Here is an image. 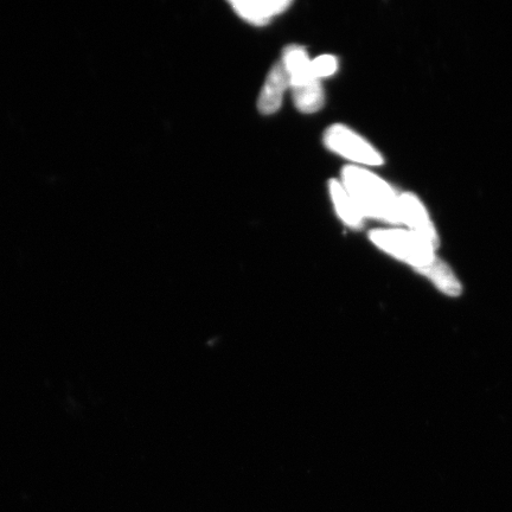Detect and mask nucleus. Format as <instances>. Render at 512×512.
<instances>
[{"mask_svg":"<svg viewBox=\"0 0 512 512\" xmlns=\"http://www.w3.org/2000/svg\"><path fill=\"white\" fill-rule=\"evenodd\" d=\"M370 239L383 251L418 268L441 291L451 296H458L460 293V284L450 268L435 258L433 248L419 236L403 230L379 229L370 233Z\"/></svg>","mask_w":512,"mask_h":512,"instance_id":"f257e3e1","label":"nucleus"},{"mask_svg":"<svg viewBox=\"0 0 512 512\" xmlns=\"http://www.w3.org/2000/svg\"><path fill=\"white\" fill-rule=\"evenodd\" d=\"M342 184L363 216L388 223L400 222L399 197L381 178L357 166H347L342 172Z\"/></svg>","mask_w":512,"mask_h":512,"instance_id":"f03ea898","label":"nucleus"},{"mask_svg":"<svg viewBox=\"0 0 512 512\" xmlns=\"http://www.w3.org/2000/svg\"><path fill=\"white\" fill-rule=\"evenodd\" d=\"M324 144L330 151L351 162L370 166L383 163L379 151L344 125L329 127L324 134Z\"/></svg>","mask_w":512,"mask_h":512,"instance_id":"7ed1b4c3","label":"nucleus"},{"mask_svg":"<svg viewBox=\"0 0 512 512\" xmlns=\"http://www.w3.org/2000/svg\"><path fill=\"white\" fill-rule=\"evenodd\" d=\"M399 217L400 222H405L407 226L411 227L412 233L419 236L427 245H430L432 248L438 246V235L435 233L430 217H428L425 208L422 207L418 198L411 194L400 196Z\"/></svg>","mask_w":512,"mask_h":512,"instance_id":"20e7f679","label":"nucleus"},{"mask_svg":"<svg viewBox=\"0 0 512 512\" xmlns=\"http://www.w3.org/2000/svg\"><path fill=\"white\" fill-rule=\"evenodd\" d=\"M288 88H290V80H288L283 63L278 62L268 73L264 87L261 89L258 100L259 111L266 115L277 113L283 105L284 95Z\"/></svg>","mask_w":512,"mask_h":512,"instance_id":"39448f33","label":"nucleus"},{"mask_svg":"<svg viewBox=\"0 0 512 512\" xmlns=\"http://www.w3.org/2000/svg\"><path fill=\"white\" fill-rule=\"evenodd\" d=\"M233 10L246 22L253 25H266L292 5L288 0H264V2H232Z\"/></svg>","mask_w":512,"mask_h":512,"instance_id":"423d86ee","label":"nucleus"},{"mask_svg":"<svg viewBox=\"0 0 512 512\" xmlns=\"http://www.w3.org/2000/svg\"><path fill=\"white\" fill-rule=\"evenodd\" d=\"M283 66L290 80V88L304 85L315 78L309 54L304 47L290 46L284 50Z\"/></svg>","mask_w":512,"mask_h":512,"instance_id":"0eeeda50","label":"nucleus"},{"mask_svg":"<svg viewBox=\"0 0 512 512\" xmlns=\"http://www.w3.org/2000/svg\"><path fill=\"white\" fill-rule=\"evenodd\" d=\"M329 191L339 219L351 228L362 227L364 216L342 182L332 179L329 183Z\"/></svg>","mask_w":512,"mask_h":512,"instance_id":"6e6552de","label":"nucleus"},{"mask_svg":"<svg viewBox=\"0 0 512 512\" xmlns=\"http://www.w3.org/2000/svg\"><path fill=\"white\" fill-rule=\"evenodd\" d=\"M294 105L299 112L313 114L322 110L325 102L324 88L320 80L313 79L297 87H293Z\"/></svg>","mask_w":512,"mask_h":512,"instance_id":"1a4fd4ad","label":"nucleus"},{"mask_svg":"<svg viewBox=\"0 0 512 512\" xmlns=\"http://www.w3.org/2000/svg\"><path fill=\"white\" fill-rule=\"evenodd\" d=\"M311 67L315 78L322 80L329 78V76H332L337 72L338 62L335 56L322 55L318 56L317 59L312 60Z\"/></svg>","mask_w":512,"mask_h":512,"instance_id":"9d476101","label":"nucleus"}]
</instances>
